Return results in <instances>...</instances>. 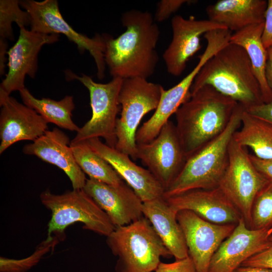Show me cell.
Segmentation results:
<instances>
[{
	"mask_svg": "<svg viewBox=\"0 0 272 272\" xmlns=\"http://www.w3.org/2000/svg\"><path fill=\"white\" fill-rule=\"evenodd\" d=\"M19 92L23 104L34 110L48 123L72 131H79L80 127L72 119V111L75 107L72 96L67 95L55 101L47 98H36L26 88Z\"/></svg>",
	"mask_w": 272,
	"mask_h": 272,
	"instance_id": "26",
	"label": "cell"
},
{
	"mask_svg": "<svg viewBox=\"0 0 272 272\" xmlns=\"http://www.w3.org/2000/svg\"><path fill=\"white\" fill-rule=\"evenodd\" d=\"M163 87L141 78L123 79L119 95L120 117L116 123L115 148L137 160L135 136L144 116L156 110Z\"/></svg>",
	"mask_w": 272,
	"mask_h": 272,
	"instance_id": "7",
	"label": "cell"
},
{
	"mask_svg": "<svg viewBox=\"0 0 272 272\" xmlns=\"http://www.w3.org/2000/svg\"><path fill=\"white\" fill-rule=\"evenodd\" d=\"M249 156L256 169L269 181L272 182V160H261L251 154Z\"/></svg>",
	"mask_w": 272,
	"mask_h": 272,
	"instance_id": "36",
	"label": "cell"
},
{
	"mask_svg": "<svg viewBox=\"0 0 272 272\" xmlns=\"http://www.w3.org/2000/svg\"><path fill=\"white\" fill-rule=\"evenodd\" d=\"M8 43L6 40L0 38V75H4L5 73L6 66V54H8Z\"/></svg>",
	"mask_w": 272,
	"mask_h": 272,
	"instance_id": "38",
	"label": "cell"
},
{
	"mask_svg": "<svg viewBox=\"0 0 272 272\" xmlns=\"http://www.w3.org/2000/svg\"><path fill=\"white\" fill-rule=\"evenodd\" d=\"M172 40L163 54L167 72L178 77L186 68L187 61L201 47L200 36L213 30L226 28L209 20L188 19L176 15L171 20Z\"/></svg>",
	"mask_w": 272,
	"mask_h": 272,
	"instance_id": "17",
	"label": "cell"
},
{
	"mask_svg": "<svg viewBox=\"0 0 272 272\" xmlns=\"http://www.w3.org/2000/svg\"><path fill=\"white\" fill-rule=\"evenodd\" d=\"M0 154L21 141L33 142L48 129V123L34 110L0 91Z\"/></svg>",
	"mask_w": 272,
	"mask_h": 272,
	"instance_id": "16",
	"label": "cell"
},
{
	"mask_svg": "<svg viewBox=\"0 0 272 272\" xmlns=\"http://www.w3.org/2000/svg\"><path fill=\"white\" fill-rule=\"evenodd\" d=\"M234 272H272V268L241 266Z\"/></svg>",
	"mask_w": 272,
	"mask_h": 272,
	"instance_id": "39",
	"label": "cell"
},
{
	"mask_svg": "<svg viewBox=\"0 0 272 272\" xmlns=\"http://www.w3.org/2000/svg\"><path fill=\"white\" fill-rule=\"evenodd\" d=\"M176 218L196 272H208L214 254L237 224L213 223L188 210L178 212Z\"/></svg>",
	"mask_w": 272,
	"mask_h": 272,
	"instance_id": "12",
	"label": "cell"
},
{
	"mask_svg": "<svg viewBox=\"0 0 272 272\" xmlns=\"http://www.w3.org/2000/svg\"><path fill=\"white\" fill-rule=\"evenodd\" d=\"M205 85L236 101L246 110L264 103L247 53L235 44L229 42L206 62L193 81L191 94Z\"/></svg>",
	"mask_w": 272,
	"mask_h": 272,
	"instance_id": "3",
	"label": "cell"
},
{
	"mask_svg": "<svg viewBox=\"0 0 272 272\" xmlns=\"http://www.w3.org/2000/svg\"><path fill=\"white\" fill-rule=\"evenodd\" d=\"M154 272H196V270L193 260L188 255L182 259H175L171 263L161 261Z\"/></svg>",
	"mask_w": 272,
	"mask_h": 272,
	"instance_id": "32",
	"label": "cell"
},
{
	"mask_svg": "<svg viewBox=\"0 0 272 272\" xmlns=\"http://www.w3.org/2000/svg\"><path fill=\"white\" fill-rule=\"evenodd\" d=\"M84 142L111 166L143 202L163 197L165 189L161 184L148 169L134 163L129 155L108 146L99 138Z\"/></svg>",
	"mask_w": 272,
	"mask_h": 272,
	"instance_id": "19",
	"label": "cell"
},
{
	"mask_svg": "<svg viewBox=\"0 0 272 272\" xmlns=\"http://www.w3.org/2000/svg\"><path fill=\"white\" fill-rule=\"evenodd\" d=\"M143 213L175 259L187 257L188 249L176 213L163 197L143 202Z\"/></svg>",
	"mask_w": 272,
	"mask_h": 272,
	"instance_id": "22",
	"label": "cell"
},
{
	"mask_svg": "<svg viewBox=\"0 0 272 272\" xmlns=\"http://www.w3.org/2000/svg\"><path fill=\"white\" fill-rule=\"evenodd\" d=\"M238 103L209 85L191 94L175 113L186 158L224 130Z\"/></svg>",
	"mask_w": 272,
	"mask_h": 272,
	"instance_id": "2",
	"label": "cell"
},
{
	"mask_svg": "<svg viewBox=\"0 0 272 272\" xmlns=\"http://www.w3.org/2000/svg\"><path fill=\"white\" fill-rule=\"evenodd\" d=\"M187 0H162L158 4L154 19L162 22L168 19L184 4L192 2Z\"/></svg>",
	"mask_w": 272,
	"mask_h": 272,
	"instance_id": "33",
	"label": "cell"
},
{
	"mask_svg": "<svg viewBox=\"0 0 272 272\" xmlns=\"http://www.w3.org/2000/svg\"><path fill=\"white\" fill-rule=\"evenodd\" d=\"M28 13L31 30L45 34H62L75 43L80 52L89 51L93 57L97 69V77H104L105 43L103 36L96 35L90 38L76 31L62 16L56 0L19 1Z\"/></svg>",
	"mask_w": 272,
	"mask_h": 272,
	"instance_id": "10",
	"label": "cell"
},
{
	"mask_svg": "<svg viewBox=\"0 0 272 272\" xmlns=\"http://www.w3.org/2000/svg\"><path fill=\"white\" fill-rule=\"evenodd\" d=\"M245 110L238 103L224 130L187 158L180 173L165 190L164 198L193 189L218 187L227 166L230 143L240 127Z\"/></svg>",
	"mask_w": 272,
	"mask_h": 272,
	"instance_id": "4",
	"label": "cell"
},
{
	"mask_svg": "<svg viewBox=\"0 0 272 272\" xmlns=\"http://www.w3.org/2000/svg\"><path fill=\"white\" fill-rule=\"evenodd\" d=\"M137 157L165 191L180 173L187 159L176 125L169 120L153 141L138 145Z\"/></svg>",
	"mask_w": 272,
	"mask_h": 272,
	"instance_id": "11",
	"label": "cell"
},
{
	"mask_svg": "<svg viewBox=\"0 0 272 272\" xmlns=\"http://www.w3.org/2000/svg\"><path fill=\"white\" fill-rule=\"evenodd\" d=\"M83 189L106 213L115 227L128 225L144 217L143 202L124 181L114 185L88 178Z\"/></svg>",
	"mask_w": 272,
	"mask_h": 272,
	"instance_id": "15",
	"label": "cell"
},
{
	"mask_svg": "<svg viewBox=\"0 0 272 272\" xmlns=\"http://www.w3.org/2000/svg\"><path fill=\"white\" fill-rule=\"evenodd\" d=\"M233 139L240 145L250 148L257 158L272 160V125L246 110L242 115L240 127Z\"/></svg>",
	"mask_w": 272,
	"mask_h": 272,
	"instance_id": "25",
	"label": "cell"
},
{
	"mask_svg": "<svg viewBox=\"0 0 272 272\" xmlns=\"http://www.w3.org/2000/svg\"><path fill=\"white\" fill-rule=\"evenodd\" d=\"M264 22L249 26L232 34L230 42L238 45L246 51L254 75L257 80L264 103L272 101V92L265 78L267 49L263 45L261 36Z\"/></svg>",
	"mask_w": 272,
	"mask_h": 272,
	"instance_id": "24",
	"label": "cell"
},
{
	"mask_svg": "<svg viewBox=\"0 0 272 272\" xmlns=\"http://www.w3.org/2000/svg\"><path fill=\"white\" fill-rule=\"evenodd\" d=\"M70 144L64 132L54 128L25 145L23 152L60 168L69 178L74 189H82L87 179L76 161Z\"/></svg>",
	"mask_w": 272,
	"mask_h": 272,
	"instance_id": "21",
	"label": "cell"
},
{
	"mask_svg": "<svg viewBox=\"0 0 272 272\" xmlns=\"http://www.w3.org/2000/svg\"><path fill=\"white\" fill-rule=\"evenodd\" d=\"M70 146L77 164L89 178L114 185L124 181L111 166L95 153L85 142L71 143Z\"/></svg>",
	"mask_w": 272,
	"mask_h": 272,
	"instance_id": "27",
	"label": "cell"
},
{
	"mask_svg": "<svg viewBox=\"0 0 272 272\" xmlns=\"http://www.w3.org/2000/svg\"><path fill=\"white\" fill-rule=\"evenodd\" d=\"M269 181L255 167L247 151L232 138L227 168L218 187L234 205L250 228L254 199Z\"/></svg>",
	"mask_w": 272,
	"mask_h": 272,
	"instance_id": "9",
	"label": "cell"
},
{
	"mask_svg": "<svg viewBox=\"0 0 272 272\" xmlns=\"http://www.w3.org/2000/svg\"><path fill=\"white\" fill-rule=\"evenodd\" d=\"M261 39L266 49L272 46V0L267 1Z\"/></svg>",
	"mask_w": 272,
	"mask_h": 272,
	"instance_id": "34",
	"label": "cell"
},
{
	"mask_svg": "<svg viewBox=\"0 0 272 272\" xmlns=\"http://www.w3.org/2000/svg\"><path fill=\"white\" fill-rule=\"evenodd\" d=\"M265 74L267 83L272 92V46L267 49Z\"/></svg>",
	"mask_w": 272,
	"mask_h": 272,
	"instance_id": "37",
	"label": "cell"
},
{
	"mask_svg": "<svg viewBox=\"0 0 272 272\" xmlns=\"http://www.w3.org/2000/svg\"><path fill=\"white\" fill-rule=\"evenodd\" d=\"M267 2L265 0H220L208 6L209 20L232 32L264 22Z\"/></svg>",
	"mask_w": 272,
	"mask_h": 272,
	"instance_id": "23",
	"label": "cell"
},
{
	"mask_svg": "<svg viewBox=\"0 0 272 272\" xmlns=\"http://www.w3.org/2000/svg\"><path fill=\"white\" fill-rule=\"evenodd\" d=\"M125 31L114 38L102 36L105 43L104 59L112 78L147 79L159 60L156 46L160 31L148 11L130 10L122 14Z\"/></svg>",
	"mask_w": 272,
	"mask_h": 272,
	"instance_id": "1",
	"label": "cell"
},
{
	"mask_svg": "<svg viewBox=\"0 0 272 272\" xmlns=\"http://www.w3.org/2000/svg\"><path fill=\"white\" fill-rule=\"evenodd\" d=\"M68 81H79L89 90L92 117L80 127L71 143L76 144L94 138H102L108 146L114 148L117 114L119 111V95L123 79L112 78L111 81L102 84L94 82L89 76H78L70 70L64 71Z\"/></svg>",
	"mask_w": 272,
	"mask_h": 272,
	"instance_id": "8",
	"label": "cell"
},
{
	"mask_svg": "<svg viewBox=\"0 0 272 272\" xmlns=\"http://www.w3.org/2000/svg\"><path fill=\"white\" fill-rule=\"evenodd\" d=\"M249 114L272 125V101L246 110Z\"/></svg>",
	"mask_w": 272,
	"mask_h": 272,
	"instance_id": "35",
	"label": "cell"
},
{
	"mask_svg": "<svg viewBox=\"0 0 272 272\" xmlns=\"http://www.w3.org/2000/svg\"><path fill=\"white\" fill-rule=\"evenodd\" d=\"M20 28L19 38L8 50V72L0 86V91L7 95L25 88L26 76L35 78L38 69V56L42 46L59 39L56 34H45Z\"/></svg>",
	"mask_w": 272,
	"mask_h": 272,
	"instance_id": "13",
	"label": "cell"
},
{
	"mask_svg": "<svg viewBox=\"0 0 272 272\" xmlns=\"http://www.w3.org/2000/svg\"><path fill=\"white\" fill-rule=\"evenodd\" d=\"M106 238L108 246L118 257L116 272H153L162 257L172 256L145 217L115 227Z\"/></svg>",
	"mask_w": 272,
	"mask_h": 272,
	"instance_id": "5",
	"label": "cell"
},
{
	"mask_svg": "<svg viewBox=\"0 0 272 272\" xmlns=\"http://www.w3.org/2000/svg\"><path fill=\"white\" fill-rule=\"evenodd\" d=\"M40 199L51 213L47 236L55 234L64 239L66 228L77 222L83 223L84 229L106 237L115 228L106 213L83 189H73L60 194L47 190L41 193Z\"/></svg>",
	"mask_w": 272,
	"mask_h": 272,
	"instance_id": "6",
	"label": "cell"
},
{
	"mask_svg": "<svg viewBox=\"0 0 272 272\" xmlns=\"http://www.w3.org/2000/svg\"><path fill=\"white\" fill-rule=\"evenodd\" d=\"M241 266L272 268V236L264 249L246 259Z\"/></svg>",
	"mask_w": 272,
	"mask_h": 272,
	"instance_id": "31",
	"label": "cell"
},
{
	"mask_svg": "<svg viewBox=\"0 0 272 272\" xmlns=\"http://www.w3.org/2000/svg\"><path fill=\"white\" fill-rule=\"evenodd\" d=\"M215 53L214 48L207 46L199 56L196 65L187 76L171 88L162 89L159 103L154 114L137 130L135 140L138 145L149 143L153 141L169 120L170 117L190 99L191 88L196 76Z\"/></svg>",
	"mask_w": 272,
	"mask_h": 272,
	"instance_id": "18",
	"label": "cell"
},
{
	"mask_svg": "<svg viewBox=\"0 0 272 272\" xmlns=\"http://www.w3.org/2000/svg\"><path fill=\"white\" fill-rule=\"evenodd\" d=\"M176 213L190 211L215 224H237L242 217L219 188L195 189L164 198Z\"/></svg>",
	"mask_w": 272,
	"mask_h": 272,
	"instance_id": "20",
	"label": "cell"
},
{
	"mask_svg": "<svg viewBox=\"0 0 272 272\" xmlns=\"http://www.w3.org/2000/svg\"><path fill=\"white\" fill-rule=\"evenodd\" d=\"M17 0L0 1V36L4 39L13 40L12 24L15 22L19 28L30 25V17L26 11H22Z\"/></svg>",
	"mask_w": 272,
	"mask_h": 272,
	"instance_id": "30",
	"label": "cell"
},
{
	"mask_svg": "<svg viewBox=\"0 0 272 272\" xmlns=\"http://www.w3.org/2000/svg\"><path fill=\"white\" fill-rule=\"evenodd\" d=\"M272 227V182L269 181L255 196L250 216V229L261 230Z\"/></svg>",
	"mask_w": 272,
	"mask_h": 272,
	"instance_id": "29",
	"label": "cell"
},
{
	"mask_svg": "<svg viewBox=\"0 0 272 272\" xmlns=\"http://www.w3.org/2000/svg\"><path fill=\"white\" fill-rule=\"evenodd\" d=\"M63 240L60 236L53 234L40 243L35 251L26 258L17 259L1 257L0 272H27L46 254L53 251L55 246Z\"/></svg>",
	"mask_w": 272,
	"mask_h": 272,
	"instance_id": "28",
	"label": "cell"
},
{
	"mask_svg": "<svg viewBox=\"0 0 272 272\" xmlns=\"http://www.w3.org/2000/svg\"><path fill=\"white\" fill-rule=\"evenodd\" d=\"M271 236L272 227L252 230L241 218L214 254L208 272H234L244 261L264 249Z\"/></svg>",
	"mask_w": 272,
	"mask_h": 272,
	"instance_id": "14",
	"label": "cell"
}]
</instances>
